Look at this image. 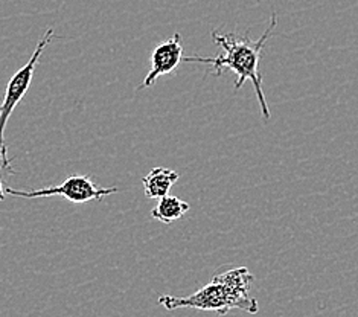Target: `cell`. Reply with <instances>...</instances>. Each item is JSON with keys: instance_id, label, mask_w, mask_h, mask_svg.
Here are the masks:
<instances>
[{"instance_id": "1", "label": "cell", "mask_w": 358, "mask_h": 317, "mask_svg": "<svg viewBox=\"0 0 358 317\" xmlns=\"http://www.w3.org/2000/svg\"><path fill=\"white\" fill-rule=\"evenodd\" d=\"M278 23V15L273 13L271 20L264 36L253 41L249 36H238V34H221L220 31H212V40L223 49V54L217 57H183V62L189 63H204L214 67V75H221L224 69H230L236 73L238 80L235 83V89L240 90L245 81H252L255 93L259 102L262 116L270 119V110L266 101V95L262 90V78L259 73V59L264 45L270 38L271 32L275 31Z\"/></svg>"}, {"instance_id": "2", "label": "cell", "mask_w": 358, "mask_h": 317, "mask_svg": "<svg viewBox=\"0 0 358 317\" xmlns=\"http://www.w3.org/2000/svg\"><path fill=\"white\" fill-rule=\"evenodd\" d=\"M253 281L255 276L247 267L230 269L212 278L209 284L189 296L177 297L165 295L159 297V304L171 311L177 308H194L220 316H226L230 310L257 314L259 311L258 301L250 296Z\"/></svg>"}, {"instance_id": "3", "label": "cell", "mask_w": 358, "mask_h": 317, "mask_svg": "<svg viewBox=\"0 0 358 317\" xmlns=\"http://www.w3.org/2000/svg\"><path fill=\"white\" fill-rule=\"evenodd\" d=\"M52 38H54V29L49 28L45 32V36L41 37V40L38 41L36 49H34V52L29 57L28 63L22 66L20 69L11 76V80L6 84L3 102L0 104V202L5 200L2 174L5 173V171L8 173V176L14 174L13 160L10 159L8 147L5 143V128L8 124V119H10L14 108L20 104V101L28 93L32 78H34V73H36V69L40 63V58H41V55H43L45 49L50 45Z\"/></svg>"}, {"instance_id": "4", "label": "cell", "mask_w": 358, "mask_h": 317, "mask_svg": "<svg viewBox=\"0 0 358 317\" xmlns=\"http://www.w3.org/2000/svg\"><path fill=\"white\" fill-rule=\"evenodd\" d=\"M5 192L13 197H23V199H40V197H63L71 203H89L93 200L101 202L104 197L119 192L117 188H99L89 176H71L63 183L41 188L34 191H19L5 188Z\"/></svg>"}, {"instance_id": "5", "label": "cell", "mask_w": 358, "mask_h": 317, "mask_svg": "<svg viewBox=\"0 0 358 317\" xmlns=\"http://www.w3.org/2000/svg\"><path fill=\"white\" fill-rule=\"evenodd\" d=\"M183 62V46L180 34L176 32L173 37L162 41L151 54V69L141 83L138 90L151 87L159 80V76L171 73L177 69V66Z\"/></svg>"}, {"instance_id": "6", "label": "cell", "mask_w": 358, "mask_h": 317, "mask_svg": "<svg viewBox=\"0 0 358 317\" xmlns=\"http://www.w3.org/2000/svg\"><path fill=\"white\" fill-rule=\"evenodd\" d=\"M178 173L176 171L164 168V167H157L152 168L150 173L142 178V185H143V192L145 197L150 200H160L162 197H165L171 191V188L178 180Z\"/></svg>"}, {"instance_id": "7", "label": "cell", "mask_w": 358, "mask_h": 317, "mask_svg": "<svg viewBox=\"0 0 358 317\" xmlns=\"http://www.w3.org/2000/svg\"><path fill=\"white\" fill-rule=\"evenodd\" d=\"M189 203L178 199L176 195H165L159 200L157 206L151 211V217L159 220L165 225H171V223L180 220L185 213L189 211Z\"/></svg>"}]
</instances>
